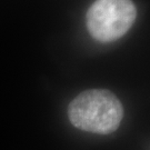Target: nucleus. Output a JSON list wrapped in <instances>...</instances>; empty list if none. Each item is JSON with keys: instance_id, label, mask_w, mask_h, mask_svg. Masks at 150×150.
I'll return each instance as SVG.
<instances>
[{"instance_id": "obj_2", "label": "nucleus", "mask_w": 150, "mask_h": 150, "mask_svg": "<svg viewBox=\"0 0 150 150\" xmlns=\"http://www.w3.org/2000/svg\"><path fill=\"white\" fill-rule=\"evenodd\" d=\"M136 18L131 0H96L87 12V27L96 40L110 42L127 33Z\"/></svg>"}, {"instance_id": "obj_1", "label": "nucleus", "mask_w": 150, "mask_h": 150, "mask_svg": "<svg viewBox=\"0 0 150 150\" xmlns=\"http://www.w3.org/2000/svg\"><path fill=\"white\" fill-rule=\"evenodd\" d=\"M68 117L76 128L98 134L116 131L123 118V107L117 96L106 89L81 92L70 102Z\"/></svg>"}]
</instances>
